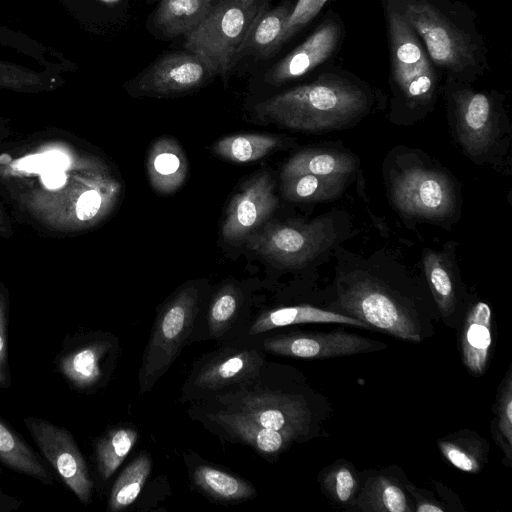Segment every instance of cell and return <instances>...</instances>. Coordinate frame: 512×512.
Segmentation results:
<instances>
[{"label":"cell","instance_id":"11","mask_svg":"<svg viewBox=\"0 0 512 512\" xmlns=\"http://www.w3.org/2000/svg\"><path fill=\"white\" fill-rule=\"evenodd\" d=\"M118 352L117 337L111 333L89 331L67 335L55 357V370L70 390L92 394L109 382Z\"/></svg>","mask_w":512,"mask_h":512},{"label":"cell","instance_id":"17","mask_svg":"<svg viewBox=\"0 0 512 512\" xmlns=\"http://www.w3.org/2000/svg\"><path fill=\"white\" fill-rule=\"evenodd\" d=\"M277 202L271 175L267 171L255 174L231 199L222 225L223 238L230 243L245 240L268 220Z\"/></svg>","mask_w":512,"mask_h":512},{"label":"cell","instance_id":"9","mask_svg":"<svg viewBox=\"0 0 512 512\" xmlns=\"http://www.w3.org/2000/svg\"><path fill=\"white\" fill-rule=\"evenodd\" d=\"M392 74L406 112L402 124H411L432 107L436 76L415 31L402 13L389 11Z\"/></svg>","mask_w":512,"mask_h":512},{"label":"cell","instance_id":"4","mask_svg":"<svg viewBox=\"0 0 512 512\" xmlns=\"http://www.w3.org/2000/svg\"><path fill=\"white\" fill-rule=\"evenodd\" d=\"M213 399L278 431L291 443L319 436L330 411L327 399L304 382L290 391L251 388L245 383Z\"/></svg>","mask_w":512,"mask_h":512},{"label":"cell","instance_id":"3","mask_svg":"<svg viewBox=\"0 0 512 512\" xmlns=\"http://www.w3.org/2000/svg\"><path fill=\"white\" fill-rule=\"evenodd\" d=\"M367 93L356 84L332 75L294 87L258 103L263 121L305 133L346 128L370 109Z\"/></svg>","mask_w":512,"mask_h":512},{"label":"cell","instance_id":"30","mask_svg":"<svg viewBox=\"0 0 512 512\" xmlns=\"http://www.w3.org/2000/svg\"><path fill=\"white\" fill-rule=\"evenodd\" d=\"M351 179L299 174L281 179V193L296 203L330 201L339 197Z\"/></svg>","mask_w":512,"mask_h":512},{"label":"cell","instance_id":"36","mask_svg":"<svg viewBox=\"0 0 512 512\" xmlns=\"http://www.w3.org/2000/svg\"><path fill=\"white\" fill-rule=\"evenodd\" d=\"M494 419L491 433L494 441L506 458L504 464L510 466L512 456V369L508 368L498 388L493 404Z\"/></svg>","mask_w":512,"mask_h":512},{"label":"cell","instance_id":"38","mask_svg":"<svg viewBox=\"0 0 512 512\" xmlns=\"http://www.w3.org/2000/svg\"><path fill=\"white\" fill-rule=\"evenodd\" d=\"M8 327V302L6 296L0 291V389H9L12 385L9 365Z\"/></svg>","mask_w":512,"mask_h":512},{"label":"cell","instance_id":"32","mask_svg":"<svg viewBox=\"0 0 512 512\" xmlns=\"http://www.w3.org/2000/svg\"><path fill=\"white\" fill-rule=\"evenodd\" d=\"M138 439L129 426H117L103 433L94 444V460L99 477L108 480L122 464Z\"/></svg>","mask_w":512,"mask_h":512},{"label":"cell","instance_id":"23","mask_svg":"<svg viewBox=\"0 0 512 512\" xmlns=\"http://www.w3.org/2000/svg\"><path fill=\"white\" fill-rule=\"evenodd\" d=\"M336 323L369 329L360 320L309 304L284 306L259 314L249 326L247 336H258L267 331L296 324Z\"/></svg>","mask_w":512,"mask_h":512},{"label":"cell","instance_id":"39","mask_svg":"<svg viewBox=\"0 0 512 512\" xmlns=\"http://www.w3.org/2000/svg\"><path fill=\"white\" fill-rule=\"evenodd\" d=\"M405 487L415 501L414 511L417 512H445L446 507L442 506L433 495L425 489L415 487L408 480H405Z\"/></svg>","mask_w":512,"mask_h":512},{"label":"cell","instance_id":"33","mask_svg":"<svg viewBox=\"0 0 512 512\" xmlns=\"http://www.w3.org/2000/svg\"><path fill=\"white\" fill-rule=\"evenodd\" d=\"M281 146V139L265 134H236L219 139L212 146L218 156L235 163L263 158Z\"/></svg>","mask_w":512,"mask_h":512},{"label":"cell","instance_id":"10","mask_svg":"<svg viewBox=\"0 0 512 512\" xmlns=\"http://www.w3.org/2000/svg\"><path fill=\"white\" fill-rule=\"evenodd\" d=\"M261 342L235 338L202 357L182 388V400L214 398L256 379L265 365Z\"/></svg>","mask_w":512,"mask_h":512},{"label":"cell","instance_id":"26","mask_svg":"<svg viewBox=\"0 0 512 512\" xmlns=\"http://www.w3.org/2000/svg\"><path fill=\"white\" fill-rule=\"evenodd\" d=\"M190 475L195 487L216 502L237 503L256 496L249 482L210 464L195 465Z\"/></svg>","mask_w":512,"mask_h":512},{"label":"cell","instance_id":"44","mask_svg":"<svg viewBox=\"0 0 512 512\" xmlns=\"http://www.w3.org/2000/svg\"><path fill=\"white\" fill-rule=\"evenodd\" d=\"M2 475V468L0 467V476Z\"/></svg>","mask_w":512,"mask_h":512},{"label":"cell","instance_id":"5","mask_svg":"<svg viewBox=\"0 0 512 512\" xmlns=\"http://www.w3.org/2000/svg\"><path fill=\"white\" fill-rule=\"evenodd\" d=\"M343 211H330L310 221L269 222L245 241L280 268L299 270L325 259L350 235Z\"/></svg>","mask_w":512,"mask_h":512},{"label":"cell","instance_id":"31","mask_svg":"<svg viewBox=\"0 0 512 512\" xmlns=\"http://www.w3.org/2000/svg\"><path fill=\"white\" fill-rule=\"evenodd\" d=\"M243 295L233 284H224L213 296L206 315L208 339L228 341L230 333L238 325Z\"/></svg>","mask_w":512,"mask_h":512},{"label":"cell","instance_id":"13","mask_svg":"<svg viewBox=\"0 0 512 512\" xmlns=\"http://www.w3.org/2000/svg\"><path fill=\"white\" fill-rule=\"evenodd\" d=\"M402 15L422 38L433 62L454 72H461L475 62L469 39L449 20L425 2H410Z\"/></svg>","mask_w":512,"mask_h":512},{"label":"cell","instance_id":"15","mask_svg":"<svg viewBox=\"0 0 512 512\" xmlns=\"http://www.w3.org/2000/svg\"><path fill=\"white\" fill-rule=\"evenodd\" d=\"M205 64L185 50L166 54L128 83V91L138 96L165 97L192 91L210 77Z\"/></svg>","mask_w":512,"mask_h":512},{"label":"cell","instance_id":"1","mask_svg":"<svg viewBox=\"0 0 512 512\" xmlns=\"http://www.w3.org/2000/svg\"><path fill=\"white\" fill-rule=\"evenodd\" d=\"M327 309L395 338L420 343L434 334L439 317L426 282L399 261L377 251L363 256L338 245Z\"/></svg>","mask_w":512,"mask_h":512},{"label":"cell","instance_id":"6","mask_svg":"<svg viewBox=\"0 0 512 512\" xmlns=\"http://www.w3.org/2000/svg\"><path fill=\"white\" fill-rule=\"evenodd\" d=\"M271 0H214L210 10L185 36V50L205 64L211 76L227 77L240 61L245 41Z\"/></svg>","mask_w":512,"mask_h":512},{"label":"cell","instance_id":"19","mask_svg":"<svg viewBox=\"0 0 512 512\" xmlns=\"http://www.w3.org/2000/svg\"><path fill=\"white\" fill-rule=\"evenodd\" d=\"M221 405V404H220ZM205 414L206 421L213 424L228 438L248 445L263 456H278L292 444L278 431L265 428L246 414L222 405Z\"/></svg>","mask_w":512,"mask_h":512},{"label":"cell","instance_id":"20","mask_svg":"<svg viewBox=\"0 0 512 512\" xmlns=\"http://www.w3.org/2000/svg\"><path fill=\"white\" fill-rule=\"evenodd\" d=\"M354 506L364 512H413L405 480L393 471L363 472Z\"/></svg>","mask_w":512,"mask_h":512},{"label":"cell","instance_id":"37","mask_svg":"<svg viewBox=\"0 0 512 512\" xmlns=\"http://www.w3.org/2000/svg\"><path fill=\"white\" fill-rule=\"evenodd\" d=\"M327 0H298L285 23L281 46L307 25L322 9Z\"/></svg>","mask_w":512,"mask_h":512},{"label":"cell","instance_id":"42","mask_svg":"<svg viewBox=\"0 0 512 512\" xmlns=\"http://www.w3.org/2000/svg\"><path fill=\"white\" fill-rule=\"evenodd\" d=\"M21 505L22 501L20 499L0 488V512H12L18 510Z\"/></svg>","mask_w":512,"mask_h":512},{"label":"cell","instance_id":"34","mask_svg":"<svg viewBox=\"0 0 512 512\" xmlns=\"http://www.w3.org/2000/svg\"><path fill=\"white\" fill-rule=\"evenodd\" d=\"M318 481L327 497L336 505L344 508L354 506L360 487V476L354 466L340 459L325 467Z\"/></svg>","mask_w":512,"mask_h":512},{"label":"cell","instance_id":"28","mask_svg":"<svg viewBox=\"0 0 512 512\" xmlns=\"http://www.w3.org/2000/svg\"><path fill=\"white\" fill-rule=\"evenodd\" d=\"M443 457L465 473H479L488 460L489 443L474 431L461 430L438 440Z\"/></svg>","mask_w":512,"mask_h":512},{"label":"cell","instance_id":"12","mask_svg":"<svg viewBox=\"0 0 512 512\" xmlns=\"http://www.w3.org/2000/svg\"><path fill=\"white\" fill-rule=\"evenodd\" d=\"M23 423L46 463L82 504H90L94 483L73 434L41 417L26 416Z\"/></svg>","mask_w":512,"mask_h":512},{"label":"cell","instance_id":"29","mask_svg":"<svg viewBox=\"0 0 512 512\" xmlns=\"http://www.w3.org/2000/svg\"><path fill=\"white\" fill-rule=\"evenodd\" d=\"M292 10L289 4H282L265 11L252 27L240 53V60L246 56L259 59L271 57L280 47L285 23Z\"/></svg>","mask_w":512,"mask_h":512},{"label":"cell","instance_id":"24","mask_svg":"<svg viewBox=\"0 0 512 512\" xmlns=\"http://www.w3.org/2000/svg\"><path fill=\"white\" fill-rule=\"evenodd\" d=\"M147 173L151 186L159 193L170 194L183 185L188 163L175 139L164 136L153 142L147 158Z\"/></svg>","mask_w":512,"mask_h":512},{"label":"cell","instance_id":"27","mask_svg":"<svg viewBox=\"0 0 512 512\" xmlns=\"http://www.w3.org/2000/svg\"><path fill=\"white\" fill-rule=\"evenodd\" d=\"M214 0H160L152 23L165 37L187 35L204 19Z\"/></svg>","mask_w":512,"mask_h":512},{"label":"cell","instance_id":"18","mask_svg":"<svg viewBox=\"0 0 512 512\" xmlns=\"http://www.w3.org/2000/svg\"><path fill=\"white\" fill-rule=\"evenodd\" d=\"M339 37L340 29L336 23H323L303 43L266 71L265 82L280 86L307 74L332 55Z\"/></svg>","mask_w":512,"mask_h":512},{"label":"cell","instance_id":"22","mask_svg":"<svg viewBox=\"0 0 512 512\" xmlns=\"http://www.w3.org/2000/svg\"><path fill=\"white\" fill-rule=\"evenodd\" d=\"M358 168L357 157L335 147H313L299 151L283 166L281 179L299 174H314L352 180Z\"/></svg>","mask_w":512,"mask_h":512},{"label":"cell","instance_id":"21","mask_svg":"<svg viewBox=\"0 0 512 512\" xmlns=\"http://www.w3.org/2000/svg\"><path fill=\"white\" fill-rule=\"evenodd\" d=\"M462 362L468 372L482 376L490 361L492 349V311L488 303L471 304L463 318L461 331Z\"/></svg>","mask_w":512,"mask_h":512},{"label":"cell","instance_id":"25","mask_svg":"<svg viewBox=\"0 0 512 512\" xmlns=\"http://www.w3.org/2000/svg\"><path fill=\"white\" fill-rule=\"evenodd\" d=\"M0 464L44 485H51L55 480L41 454L35 451L1 416Z\"/></svg>","mask_w":512,"mask_h":512},{"label":"cell","instance_id":"8","mask_svg":"<svg viewBox=\"0 0 512 512\" xmlns=\"http://www.w3.org/2000/svg\"><path fill=\"white\" fill-rule=\"evenodd\" d=\"M199 290L190 285L180 289L160 309L139 370V392H149L175 361L193 336L199 313Z\"/></svg>","mask_w":512,"mask_h":512},{"label":"cell","instance_id":"35","mask_svg":"<svg viewBox=\"0 0 512 512\" xmlns=\"http://www.w3.org/2000/svg\"><path fill=\"white\" fill-rule=\"evenodd\" d=\"M151 471L149 454L142 453L129 463L114 482L107 509L121 511L130 506L140 494Z\"/></svg>","mask_w":512,"mask_h":512},{"label":"cell","instance_id":"16","mask_svg":"<svg viewBox=\"0 0 512 512\" xmlns=\"http://www.w3.org/2000/svg\"><path fill=\"white\" fill-rule=\"evenodd\" d=\"M456 248L455 241L446 242L441 249L426 248L421 260L425 282L439 317L453 328L460 324L466 301Z\"/></svg>","mask_w":512,"mask_h":512},{"label":"cell","instance_id":"43","mask_svg":"<svg viewBox=\"0 0 512 512\" xmlns=\"http://www.w3.org/2000/svg\"><path fill=\"white\" fill-rule=\"evenodd\" d=\"M45 169L54 168V169H64L67 166V159L65 155L59 152H50L43 155Z\"/></svg>","mask_w":512,"mask_h":512},{"label":"cell","instance_id":"40","mask_svg":"<svg viewBox=\"0 0 512 512\" xmlns=\"http://www.w3.org/2000/svg\"><path fill=\"white\" fill-rule=\"evenodd\" d=\"M41 179L46 187L56 189L65 183L66 176L60 169L49 168L41 172Z\"/></svg>","mask_w":512,"mask_h":512},{"label":"cell","instance_id":"14","mask_svg":"<svg viewBox=\"0 0 512 512\" xmlns=\"http://www.w3.org/2000/svg\"><path fill=\"white\" fill-rule=\"evenodd\" d=\"M261 346L266 353L313 360L370 353L387 347L386 343L343 330L276 334L262 338Z\"/></svg>","mask_w":512,"mask_h":512},{"label":"cell","instance_id":"41","mask_svg":"<svg viewBox=\"0 0 512 512\" xmlns=\"http://www.w3.org/2000/svg\"><path fill=\"white\" fill-rule=\"evenodd\" d=\"M19 167L28 172H42L45 168L43 155L26 157L19 161Z\"/></svg>","mask_w":512,"mask_h":512},{"label":"cell","instance_id":"2","mask_svg":"<svg viewBox=\"0 0 512 512\" xmlns=\"http://www.w3.org/2000/svg\"><path fill=\"white\" fill-rule=\"evenodd\" d=\"M383 177L391 205L405 218L446 228L458 220V182L421 150H391L383 162Z\"/></svg>","mask_w":512,"mask_h":512},{"label":"cell","instance_id":"7","mask_svg":"<svg viewBox=\"0 0 512 512\" xmlns=\"http://www.w3.org/2000/svg\"><path fill=\"white\" fill-rule=\"evenodd\" d=\"M450 126L455 141L477 164H500L510 146V125L487 93L460 89L452 95Z\"/></svg>","mask_w":512,"mask_h":512}]
</instances>
